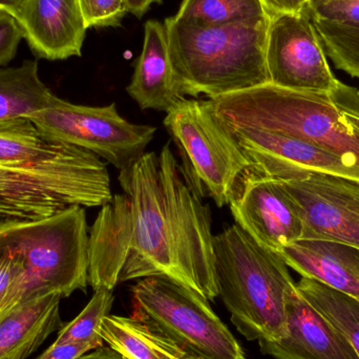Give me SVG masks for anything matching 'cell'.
Returning <instances> with one entry per match:
<instances>
[{
	"label": "cell",
	"instance_id": "obj_3",
	"mask_svg": "<svg viewBox=\"0 0 359 359\" xmlns=\"http://www.w3.org/2000/svg\"><path fill=\"white\" fill-rule=\"evenodd\" d=\"M111 198L101 158L48 137L29 157L0 166V219H46L72 207H102Z\"/></svg>",
	"mask_w": 359,
	"mask_h": 359
},
{
	"label": "cell",
	"instance_id": "obj_19",
	"mask_svg": "<svg viewBox=\"0 0 359 359\" xmlns=\"http://www.w3.org/2000/svg\"><path fill=\"white\" fill-rule=\"evenodd\" d=\"M104 343L128 359H196L135 316H109L100 328Z\"/></svg>",
	"mask_w": 359,
	"mask_h": 359
},
{
	"label": "cell",
	"instance_id": "obj_13",
	"mask_svg": "<svg viewBox=\"0 0 359 359\" xmlns=\"http://www.w3.org/2000/svg\"><path fill=\"white\" fill-rule=\"evenodd\" d=\"M223 126L236 139L251 168L266 176L284 180L299 168L359 180V170L347 160L307 141L268 130Z\"/></svg>",
	"mask_w": 359,
	"mask_h": 359
},
{
	"label": "cell",
	"instance_id": "obj_8",
	"mask_svg": "<svg viewBox=\"0 0 359 359\" xmlns=\"http://www.w3.org/2000/svg\"><path fill=\"white\" fill-rule=\"evenodd\" d=\"M133 316L166 335L196 359H246L208 299L164 276L141 278L130 289Z\"/></svg>",
	"mask_w": 359,
	"mask_h": 359
},
{
	"label": "cell",
	"instance_id": "obj_33",
	"mask_svg": "<svg viewBox=\"0 0 359 359\" xmlns=\"http://www.w3.org/2000/svg\"><path fill=\"white\" fill-rule=\"evenodd\" d=\"M78 359H128L120 353L117 350L113 349L111 347H101L96 348V349L92 350V351L88 352V353L83 354L81 358Z\"/></svg>",
	"mask_w": 359,
	"mask_h": 359
},
{
	"label": "cell",
	"instance_id": "obj_24",
	"mask_svg": "<svg viewBox=\"0 0 359 359\" xmlns=\"http://www.w3.org/2000/svg\"><path fill=\"white\" fill-rule=\"evenodd\" d=\"M311 21L337 69L359 79V25Z\"/></svg>",
	"mask_w": 359,
	"mask_h": 359
},
{
	"label": "cell",
	"instance_id": "obj_1",
	"mask_svg": "<svg viewBox=\"0 0 359 359\" xmlns=\"http://www.w3.org/2000/svg\"><path fill=\"white\" fill-rule=\"evenodd\" d=\"M123 194L101 207L88 236V284L164 276L208 301L219 297L210 209L187 183L170 143L118 177Z\"/></svg>",
	"mask_w": 359,
	"mask_h": 359
},
{
	"label": "cell",
	"instance_id": "obj_34",
	"mask_svg": "<svg viewBox=\"0 0 359 359\" xmlns=\"http://www.w3.org/2000/svg\"><path fill=\"white\" fill-rule=\"evenodd\" d=\"M128 13H132L138 18H142L145 13L154 4H162V0H123Z\"/></svg>",
	"mask_w": 359,
	"mask_h": 359
},
{
	"label": "cell",
	"instance_id": "obj_4",
	"mask_svg": "<svg viewBox=\"0 0 359 359\" xmlns=\"http://www.w3.org/2000/svg\"><path fill=\"white\" fill-rule=\"evenodd\" d=\"M213 251L219 297L238 332L250 341L284 339L295 282L282 255L236 224L213 236Z\"/></svg>",
	"mask_w": 359,
	"mask_h": 359
},
{
	"label": "cell",
	"instance_id": "obj_14",
	"mask_svg": "<svg viewBox=\"0 0 359 359\" xmlns=\"http://www.w3.org/2000/svg\"><path fill=\"white\" fill-rule=\"evenodd\" d=\"M286 313V337L259 341L262 353L276 359H359L345 335L306 301L297 285L287 295Z\"/></svg>",
	"mask_w": 359,
	"mask_h": 359
},
{
	"label": "cell",
	"instance_id": "obj_17",
	"mask_svg": "<svg viewBox=\"0 0 359 359\" xmlns=\"http://www.w3.org/2000/svg\"><path fill=\"white\" fill-rule=\"evenodd\" d=\"M288 267L359 301V249L326 240H299L280 251Z\"/></svg>",
	"mask_w": 359,
	"mask_h": 359
},
{
	"label": "cell",
	"instance_id": "obj_2",
	"mask_svg": "<svg viewBox=\"0 0 359 359\" xmlns=\"http://www.w3.org/2000/svg\"><path fill=\"white\" fill-rule=\"evenodd\" d=\"M271 16L203 27L166 19L175 83L181 96L215 99L270 83L266 43Z\"/></svg>",
	"mask_w": 359,
	"mask_h": 359
},
{
	"label": "cell",
	"instance_id": "obj_9",
	"mask_svg": "<svg viewBox=\"0 0 359 359\" xmlns=\"http://www.w3.org/2000/svg\"><path fill=\"white\" fill-rule=\"evenodd\" d=\"M25 118L44 136L90 151L119 172L147 153L157 132L154 126L124 119L115 103L86 107L55 95L46 109Z\"/></svg>",
	"mask_w": 359,
	"mask_h": 359
},
{
	"label": "cell",
	"instance_id": "obj_6",
	"mask_svg": "<svg viewBox=\"0 0 359 359\" xmlns=\"http://www.w3.org/2000/svg\"><path fill=\"white\" fill-rule=\"evenodd\" d=\"M0 253L22 263V303L48 293L67 297L88 284L86 209L76 206L42 219H0ZM21 303V304H22Z\"/></svg>",
	"mask_w": 359,
	"mask_h": 359
},
{
	"label": "cell",
	"instance_id": "obj_27",
	"mask_svg": "<svg viewBox=\"0 0 359 359\" xmlns=\"http://www.w3.org/2000/svg\"><path fill=\"white\" fill-rule=\"evenodd\" d=\"M304 12L311 20L359 25V0H308Z\"/></svg>",
	"mask_w": 359,
	"mask_h": 359
},
{
	"label": "cell",
	"instance_id": "obj_22",
	"mask_svg": "<svg viewBox=\"0 0 359 359\" xmlns=\"http://www.w3.org/2000/svg\"><path fill=\"white\" fill-rule=\"evenodd\" d=\"M271 16L261 0H183L175 18L198 27H222Z\"/></svg>",
	"mask_w": 359,
	"mask_h": 359
},
{
	"label": "cell",
	"instance_id": "obj_23",
	"mask_svg": "<svg viewBox=\"0 0 359 359\" xmlns=\"http://www.w3.org/2000/svg\"><path fill=\"white\" fill-rule=\"evenodd\" d=\"M88 305L81 313L59 330L57 344H93L97 348L103 346L100 328L105 318L109 316L114 304L113 291L105 288L94 290Z\"/></svg>",
	"mask_w": 359,
	"mask_h": 359
},
{
	"label": "cell",
	"instance_id": "obj_10",
	"mask_svg": "<svg viewBox=\"0 0 359 359\" xmlns=\"http://www.w3.org/2000/svg\"><path fill=\"white\" fill-rule=\"evenodd\" d=\"M266 65L270 83L288 90L330 94L339 82L316 27L304 11L272 15Z\"/></svg>",
	"mask_w": 359,
	"mask_h": 359
},
{
	"label": "cell",
	"instance_id": "obj_16",
	"mask_svg": "<svg viewBox=\"0 0 359 359\" xmlns=\"http://www.w3.org/2000/svg\"><path fill=\"white\" fill-rule=\"evenodd\" d=\"M128 95L141 109L168 111L181 96L175 83L165 25L149 20L144 27L142 52L135 67Z\"/></svg>",
	"mask_w": 359,
	"mask_h": 359
},
{
	"label": "cell",
	"instance_id": "obj_29",
	"mask_svg": "<svg viewBox=\"0 0 359 359\" xmlns=\"http://www.w3.org/2000/svg\"><path fill=\"white\" fill-rule=\"evenodd\" d=\"M22 38L23 32L16 19L0 11V67L14 59Z\"/></svg>",
	"mask_w": 359,
	"mask_h": 359
},
{
	"label": "cell",
	"instance_id": "obj_12",
	"mask_svg": "<svg viewBox=\"0 0 359 359\" xmlns=\"http://www.w3.org/2000/svg\"><path fill=\"white\" fill-rule=\"evenodd\" d=\"M228 205L236 225L276 252L303 240L304 222L297 203L280 181L251 166L236 180Z\"/></svg>",
	"mask_w": 359,
	"mask_h": 359
},
{
	"label": "cell",
	"instance_id": "obj_5",
	"mask_svg": "<svg viewBox=\"0 0 359 359\" xmlns=\"http://www.w3.org/2000/svg\"><path fill=\"white\" fill-rule=\"evenodd\" d=\"M230 128L278 133L334 154L359 170V132L327 93L288 90L271 83L208 99Z\"/></svg>",
	"mask_w": 359,
	"mask_h": 359
},
{
	"label": "cell",
	"instance_id": "obj_18",
	"mask_svg": "<svg viewBox=\"0 0 359 359\" xmlns=\"http://www.w3.org/2000/svg\"><path fill=\"white\" fill-rule=\"evenodd\" d=\"M59 293L20 304L0 320V359H25L61 329Z\"/></svg>",
	"mask_w": 359,
	"mask_h": 359
},
{
	"label": "cell",
	"instance_id": "obj_30",
	"mask_svg": "<svg viewBox=\"0 0 359 359\" xmlns=\"http://www.w3.org/2000/svg\"><path fill=\"white\" fill-rule=\"evenodd\" d=\"M329 95L348 123L359 132V90L339 80Z\"/></svg>",
	"mask_w": 359,
	"mask_h": 359
},
{
	"label": "cell",
	"instance_id": "obj_28",
	"mask_svg": "<svg viewBox=\"0 0 359 359\" xmlns=\"http://www.w3.org/2000/svg\"><path fill=\"white\" fill-rule=\"evenodd\" d=\"M86 27H118L128 11L123 0H78Z\"/></svg>",
	"mask_w": 359,
	"mask_h": 359
},
{
	"label": "cell",
	"instance_id": "obj_32",
	"mask_svg": "<svg viewBox=\"0 0 359 359\" xmlns=\"http://www.w3.org/2000/svg\"><path fill=\"white\" fill-rule=\"evenodd\" d=\"M270 15L303 12L306 0H261Z\"/></svg>",
	"mask_w": 359,
	"mask_h": 359
},
{
	"label": "cell",
	"instance_id": "obj_31",
	"mask_svg": "<svg viewBox=\"0 0 359 359\" xmlns=\"http://www.w3.org/2000/svg\"><path fill=\"white\" fill-rule=\"evenodd\" d=\"M96 348L93 344L54 343L37 359H78Z\"/></svg>",
	"mask_w": 359,
	"mask_h": 359
},
{
	"label": "cell",
	"instance_id": "obj_21",
	"mask_svg": "<svg viewBox=\"0 0 359 359\" xmlns=\"http://www.w3.org/2000/svg\"><path fill=\"white\" fill-rule=\"evenodd\" d=\"M306 301L341 331L359 355V301L313 278L295 283Z\"/></svg>",
	"mask_w": 359,
	"mask_h": 359
},
{
	"label": "cell",
	"instance_id": "obj_20",
	"mask_svg": "<svg viewBox=\"0 0 359 359\" xmlns=\"http://www.w3.org/2000/svg\"><path fill=\"white\" fill-rule=\"evenodd\" d=\"M53 96L52 90L40 79L37 61L0 67V123L46 109Z\"/></svg>",
	"mask_w": 359,
	"mask_h": 359
},
{
	"label": "cell",
	"instance_id": "obj_7",
	"mask_svg": "<svg viewBox=\"0 0 359 359\" xmlns=\"http://www.w3.org/2000/svg\"><path fill=\"white\" fill-rule=\"evenodd\" d=\"M164 126L181 156V170L201 198L229 204L236 180L251 164L208 100L183 98L166 111Z\"/></svg>",
	"mask_w": 359,
	"mask_h": 359
},
{
	"label": "cell",
	"instance_id": "obj_15",
	"mask_svg": "<svg viewBox=\"0 0 359 359\" xmlns=\"http://www.w3.org/2000/svg\"><path fill=\"white\" fill-rule=\"evenodd\" d=\"M17 22L39 58L55 61L81 56L88 27L78 0H27Z\"/></svg>",
	"mask_w": 359,
	"mask_h": 359
},
{
	"label": "cell",
	"instance_id": "obj_35",
	"mask_svg": "<svg viewBox=\"0 0 359 359\" xmlns=\"http://www.w3.org/2000/svg\"><path fill=\"white\" fill-rule=\"evenodd\" d=\"M27 0H0V11L18 19Z\"/></svg>",
	"mask_w": 359,
	"mask_h": 359
},
{
	"label": "cell",
	"instance_id": "obj_26",
	"mask_svg": "<svg viewBox=\"0 0 359 359\" xmlns=\"http://www.w3.org/2000/svg\"><path fill=\"white\" fill-rule=\"evenodd\" d=\"M27 287V273L22 263L0 253V320L22 303Z\"/></svg>",
	"mask_w": 359,
	"mask_h": 359
},
{
	"label": "cell",
	"instance_id": "obj_36",
	"mask_svg": "<svg viewBox=\"0 0 359 359\" xmlns=\"http://www.w3.org/2000/svg\"><path fill=\"white\" fill-rule=\"evenodd\" d=\"M307 1H308V0H306V2H307Z\"/></svg>",
	"mask_w": 359,
	"mask_h": 359
},
{
	"label": "cell",
	"instance_id": "obj_25",
	"mask_svg": "<svg viewBox=\"0 0 359 359\" xmlns=\"http://www.w3.org/2000/svg\"><path fill=\"white\" fill-rule=\"evenodd\" d=\"M44 136L27 118L0 123V166L10 165L35 153L46 143Z\"/></svg>",
	"mask_w": 359,
	"mask_h": 359
},
{
	"label": "cell",
	"instance_id": "obj_11",
	"mask_svg": "<svg viewBox=\"0 0 359 359\" xmlns=\"http://www.w3.org/2000/svg\"><path fill=\"white\" fill-rule=\"evenodd\" d=\"M278 181L301 211L303 240L359 249V180L297 168Z\"/></svg>",
	"mask_w": 359,
	"mask_h": 359
}]
</instances>
